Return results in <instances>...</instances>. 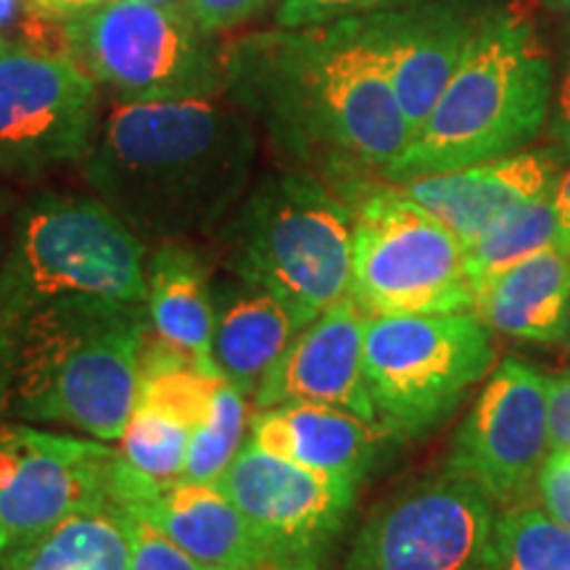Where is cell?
I'll list each match as a JSON object with an SVG mask.
<instances>
[{"label":"cell","mask_w":570,"mask_h":570,"mask_svg":"<svg viewBox=\"0 0 570 570\" xmlns=\"http://www.w3.org/2000/svg\"><path fill=\"white\" fill-rule=\"evenodd\" d=\"M554 204H558L562 227H566V233L570 235V167L560 175L558 188H554Z\"/></svg>","instance_id":"36"},{"label":"cell","mask_w":570,"mask_h":570,"mask_svg":"<svg viewBox=\"0 0 570 570\" xmlns=\"http://www.w3.org/2000/svg\"><path fill=\"white\" fill-rule=\"evenodd\" d=\"M67 51L122 104L225 96V46L185 9L104 0L67 19Z\"/></svg>","instance_id":"7"},{"label":"cell","mask_w":570,"mask_h":570,"mask_svg":"<svg viewBox=\"0 0 570 570\" xmlns=\"http://www.w3.org/2000/svg\"><path fill=\"white\" fill-rule=\"evenodd\" d=\"M109 499L167 533L204 568L269 570L252 525L219 483L154 479L117 452Z\"/></svg>","instance_id":"16"},{"label":"cell","mask_w":570,"mask_h":570,"mask_svg":"<svg viewBox=\"0 0 570 570\" xmlns=\"http://www.w3.org/2000/svg\"><path fill=\"white\" fill-rule=\"evenodd\" d=\"M248 425L252 417H248L246 396L225 381L214 396L209 417L190 433L183 479L219 483L248 441Z\"/></svg>","instance_id":"27"},{"label":"cell","mask_w":570,"mask_h":570,"mask_svg":"<svg viewBox=\"0 0 570 570\" xmlns=\"http://www.w3.org/2000/svg\"><path fill=\"white\" fill-rule=\"evenodd\" d=\"M223 383L225 377L214 370L202 367L161 341L148 338L135 407L161 412L194 431L209 417L214 396Z\"/></svg>","instance_id":"25"},{"label":"cell","mask_w":570,"mask_h":570,"mask_svg":"<svg viewBox=\"0 0 570 570\" xmlns=\"http://www.w3.org/2000/svg\"><path fill=\"white\" fill-rule=\"evenodd\" d=\"M560 344L566 346V352L570 354V296H568V306H566V317H562V336Z\"/></svg>","instance_id":"38"},{"label":"cell","mask_w":570,"mask_h":570,"mask_svg":"<svg viewBox=\"0 0 570 570\" xmlns=\"http://www.w3.org/2000/svg\"><path fill=\"white\" fill-rule=\"evenodd\" d=\"M560 175V156L554 151H518L454 173L412 177L394 183V188L470 246L515 206L552 194Z\"/></svg>","instance_id":"18"},{"label":"cell","mask_w":570,"mask_h":570,"mask_svg":"<svg viewBox=\"0 0 570 570\" xmlns=\"http://www.w3.org/2000/svg\"><path fill=\"white\" fill-rule=\"evenodd\" d=\"M9 415L122 439L138 404L151 320L146 304L71 298L30 312L0 333Z\"/></svg>","instance_id":"3"},{"label":"cell","mask_w":570,"mask_h":570,"mask_svg":"<svg viewBox=\"0 0 570 570\" xmlns=\"http://www.w3.org/2000/svg\"><path fill=\"white\" fill-rule=\"evenodd\" d=\"M3 48H9V46H6V42H3V40H0V51H3Z\"/></svg>","instance_id":"41"},{"label":"cell","mask_w":570,"mask_h":570,"mask_svg":"<svg viewBox=\"0 0 570 570\" xmlns=\"http://www.w3.org/2000/svg\"><path fill=\"white\" fill-rule=\"evenodd\" d=\"M552 138L560 146V151L570 156V32L566 38V61H562L558 101H554L552 114Z\"/></svg>","instance_id":"34"},{"label":"cell","mask_w":570,"mask_h":570,"mask_svg":"<svg viewBox=\"0 0 570 570\" xmlns=\"http://www.w3.org/2000/svg\"><path fill=\"white\" fill-rule=\"evenodd\" d=\"M562 3H566V6H568V11H570V0H562Z\"/></svg>","instance_id":"42"},{"label":"cell","mask_w":570,"mask_h":570,"mask_svg":"<svg viewBox=\"0 0 570 570\" xmlns=\"http://www.w3.org/2000/svg\"><path fill=\"white\" fill-rule=\"evenodd\" d=\"M32 3L40 6V9H46L48 13H56V17L69 19L75 17V13L88 11L92 6L104 3V0H32Z\"/></svg>","instance_id":"35"},{"label":"cell","mask_w":570,"mask_h":570,"mask_svg":"<svg viewBox=\"0 0 570 570\" xmlns=\"http://www.w3.org/2000/svg\"><path fill=\"white\" fill-rule=\"evenodd\" d=\"M114 460L117 449L98 439L0 425V558L63 518L111 502Z\"/></svg>","instance_id":"13"},{"label":"cell","mask_w":570,"mask_h":570,"mask_svg":"<svg viewBox=\"0 0 570 570\" xmlns=\"http://www.w3.org/2000/svg\"><path fill=\"white\" fill-rule=\"evenodd\" d=\"M190 433V428L175 423L161 412L135 407L119 439V454L154 479H183Z\"/></svg>","instance_id":"28"},{"label":"cell","mask_w":570,"mask_h":570,"mask_svg":"<svg viewBox=\"0 0 570 570\" xmlns=\"http://www.w3.org/2000/svg\"><path fill=\"white\" fill-rule=\"evenodd\" d=\"M386 436L391 433L381 423H367L354 412L327 404L256 410L248 425V439L256 446L304 468L344 475L354 483L373 470Z\"/></svg>","instance_id":"19"},{"label":"cell","mask_w":570,"mask_h":570,"mask_svg":"<svg viewBox=\"0 0 570 570\" xmlns=\"http://www.w3.org/2000/svg\"><path fill=\"white\" fill-rule=\"evenodd\" d=\"M547 454V375L508 356L491 370L460 423L444 470L475 483L502 510L533 494Z\"/></svg>","instance_id":"14"},{"label":"cell","mask_w":570,"mask_h":570,"mask_svg":"<svg viewBox=\"0 0 570 570\" xmlns=\"http://www.w3.org/2000/svg\"><path fill=\"white\" fill-rule=\"evenodd\" d=\"M130 537V570H206L194 554L132 512L125 510Z\"/></svg>","instance_id":"29"},{"label":"cell","mask_w":570,"mask_h":570,"mask_svg":"<svg viewBox=\"0 0 570 570\" xmlns=\"http://www.w3.org/2000/svg\"><path fill=\"white\" fill-rule=\"evenodd\" d=\"M98 82L67 53L0 51V173L82 161L96 138Z\"/></svg>","instance_id":"12"},{"label":"cell","mask_w":570,"mask_h":570,"mask_svg":"<svg viewBox=\"0 0 570 570\" xmlns=\"http://www.w3.org/2000/svg\"><path fill=\"white\" fill-rule=\"evenodd\" d=\"M254 119L230 98L122 104L98 122L82 177L142 240L206 233L252 188Z\"/></svg>","instance_id":"2"},{"label":"cell","mask_w":570,"mask_h":570,"mask_svg":"<svg viewBox=\"0 0 570 570\" xmlns=\"http://www.w3.org/2000/svg\"><path fill=\"white\" fill-rule=\"evenodd\" d=\"M489 17L475 0H417L360 17L386 56L391 85L412 135L473 51Z\"/></svg>","instance_id":"15"},{"label":"cell","mask_w":570,"mask_h":570,"mask_svg":"<svg viewBox=\"0 0 570 570\" xmlns=\"http://www.w3.org/2000/svg\"><path fill=\"white\" fill-rule=\"evenodd\" d=\"M71 298L146 304V240L96 196H40L19 212L0 262V333Z\"/></svg>","instance_id":"6"},{"label":"cell","mask_w":570,"mask_h":570,"mask_svg":"<svg viewBox=\"0 0 570 570\" xmlns=\"http://www.w3.org/2000/svg\"><path fill=\"white\" fill-rule=\"evenodd\" d=\"M468 246L399 190H370L354 209L348 298L367 317L473 312Z\"/></svg>","instance_id":"9"},{"label":"cell","mask_w":570,"mask_h":570,"mask_svg":"<svg viewBox=\"0 0 570 570\" xmlns=\"http://www.w3.org/2000/svg\"><path fill=\"white\" fill-rule=\"evenodd\" d=\"M533 497L547 515L570 529V449L547 454L533 481Z\"/></svg>","instance_id":"31"},{"label":"cell","mask_w":570,"mask_h":570,"mask_svg":"<svg viewBox=\"0 0 570 570\" xmlns=\"http://www.w3.org/2000/svg\"><path fill=\"white\" fill-rule=\"evenodd\" d=\"M0 570H130L125 510L96 504L0 558Z\"/></svg>","instance_id":"23"},{"label":"cell","mask_w":570,"mask_h":570,"mask_svg":"<svg viewBox=\"0 0 570 570\" xmlns=\"http://www.w3.org/2000/svg\"><path fill=\"white\" fill-rule=\"evenodd\" d=\"M219 487L252 525L269 570H325L360 483L246 441Z\"/></svg>","instance_id":"10"},{"label":"cell","mask_w":570,"mask_h":570,"mask_svg":"<svg viewBox=\"0 0 570 570\" xmlns=\"http://www.w3.org/2000/svg\"><path fill=\"white\" fill-rule=\"evenodd\" d=\"M206 570H259V568H206Z\"/></svg>","instance_id":"40"},{"label":"cell","mask_w":570,"mask_h":570,"mask_svg":"<svg viewBox=\"0 0 570 570\" xmlns=\"http://www.w3.org/2000/svg\"><path fill=\"white\" fill-rule=\"evenodd\" d=\"M566 235L558 204H554V190L515 206L468 246L465 262L470 285L479 294L497 275L554 246Z\"/></svg>","instance_id":"24"},{"label":"cell","mask_w":570,"mask_h":570,"mask_svg":"<svg viewBox=\"0 0 570 570\" xmlns=\"http://www.w3.org/2000/svg\"><path fill=\"white\" fill-rule=\"evenodd\" d=\"M550 104L552 63L533 27L489 17L473 51L383 177L404 183L518 154L541 132Z\"/></svg>","instance_id":"4"},{"label":"cell","mask_w":570,"mask_h":570,"mask_svg":"<svg viewBox=\"0 0 570 570\" xmlns=\"http://www.w3.org/2000/svg\"><path fill=\"white\" fill-rule=\"evenodd\" d=\"M494 362L491 331L475 312L367 317V391L396 439H420L446 423Z\"/></svg>","instance_id":"8"},{"label":"cell","mask_w":570,"mask_h":570,"mask_svg":"<svg viewBox=\"0 0 570 570\" xmlns=\"http://www.w3.org/2000/svg\"><path fill=\"white\" fill-rule=\"evenodd\" d=\"M365 325L367 315L352 298L320 312L269 367L254 394V407L327 404L381 423L365 381Z\"/></svg>","instance_id":"17"},{"label":"cell","mask_w":570,"mask_h":570,"mask_svg":"<svg viewBox=\"0 0 570 570\" xmlns=\"http://www.w3.org/2000/svg\"><path fill=\"white\" fill-rule=\"evenodd\" d=\"M214 367L244 396L256 394L277 356L312 323L285 298L244 281L214 291Z\"/></svg>","instance_id":"20"},{"label":"cell","mask_w":570,"mask_h":570,"mask_svg":"<svg viewBox=\"0 0 570 570\" xmlns=\"http://www.w3.org/2000/svg\"><path fill=\"white\" fill-rule=\"evenodd\" d=\"M547 431L550 452L570 449V370L547 375Z\"/></svg>","instance_id":"33"},{"label":"cell","mask_w":570,"mask_h":570,"mask_svg":"<svg viewBox=\"0 0 570 570\" xmlns=\"http://www.w3.org/2000/svg\"><path fill=\"white\" fill-rule=\"evenodd\" d=\"M3 415H9V373H6L3 338H0V420Z\"/></svg>","instance_id":"37"},{"label":"cell","mask_w":570,"mask_h":570,"mask_svg":"<svg viewBox=\"0 0 570 570\" xmlns=\"http://www.w3.org/2000/svg\"><path fill=\"white\" fill-rule=\"evenodd\" d=\"M225 96L306 167L383 175L412 140L386 56L360 17L227 42Z\"/></svg>","instance_id":"1"},{"label":"cell","mask_w":570,"mask_h":570,"mask_svg":"<svg viewBox=\"0 0 570 570\" xmlns=\"http://www.w3.org/2000/svg\"><path fill=\"white\" fill-rule=\"evenodd\" d=\"M481 570H570V529L539 504L518 502L502 508Z\"/></svg>","instance_id":"26"},{"label":"cell","mask_w":570,"mask_h":570,"mask_svg":"<svg viewBox=\"0 0 570 570\" xmlns=\"http://www.w3.org/2000/svg\"><path fill=\"white\" fill-rule=\"evenodd\" d=\"M497 512L487 491L444 470L370 512L346 570H481Z\"/></svg>","instance_id":"11"},{"label":"cell","mask_w":570,"mask_h":570,"mask_svg":"<svg viewBox=\"0 0 570 570\" xmlns=\"http://www.w3.org/2000/svg\"><path fill=\"white\" fill-rule=\"evenodd\" d=\"M265 6L267 0H188L185 11L202 30L219 35L254 19Z\"/></svg>","instance_id":"32"},{"label":"cell","mask_w":570,"mask_h":570,"mask_svg":"<svg viewBox=\"0 0 570 570\" xmlns=\"http://www.w3.org/2000/svg\"><path fill=\"white\" fill-rule=\"evenodd\" d=\"M148 320L156 341L214 370V291L204 259L180 240L148 256Z\"/></svg>","instance_id":"22"},{"label":"cell","mask_w":570,"mask_h":570,"mask_svg":"<svg viewBox=\"0 0 570 570\" xmlns=\"http://www.w3.org/2000/svg\"><path fill=\"white\" fill-rule=\"evenodd\" d=\"M410 3H417V0H277L275 27L323 24V21L402 9Z\"/></svg>","instance_id":"30"},{"label":"cell","mask_w":570,"mask_h":570,"mask_svg":"<svg viewBox=\"0 0 570 570\" xmlns=\"http://www.w3.org/2000/svg\"><path fill=\"white\" fill-rule=\"evenodd\" d=\"M570 296V235L497 275L475 294L473 312L491 333L560 344Z\"/></svg>","instance_id":"21"},{"label":"cell","mask_w":570,"mask_h":570,"mask_svg":"<svg viewBox=\"0 0 570 570\" xmlns=\"http://www.w3.org/2000/svg\"><path fill=\"white\" fill-rule=\"evenodd\" d=\"M142 3H154V6H169V9H185L188 0H142Z\"/></svg>","instance_id":"39"},{"label":"cell","mask_w":570,"mask_h":570,"mask_svg":"<svg viewBox=\"0 0 570 570\" xmlns=\"http://www.w3.org/2000/svg\"><path fill=\"white\" fill-rule=\"evenodd\" d=\"M223 246L238 281L312 320L348 298L354 212L317 175L291 169L262 177L225 217Z\"/></svg>","instance_id":"5"}]
</instances>
